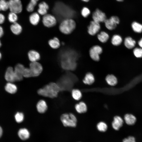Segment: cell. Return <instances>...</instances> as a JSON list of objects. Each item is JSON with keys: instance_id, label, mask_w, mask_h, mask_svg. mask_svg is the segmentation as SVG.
Masks as SVG:
<instances>
[{"instance_id": "6da1fadb", "label": "cell", "mask_w": 142, "mask_h": 142, "mask_svg": "<svg viewBox=\"0 0 142 142\" xmlns=\"http://www.w3.org/2000/svg\"><path fill=\"white\" fill-rule=\"evenodd\" d=\"M78 54L74 50L69 48L61 50L58 54V59L61 67L67 71L75 69Z\"/></svg>"}, {"instance_id": "7a4b0ae2", "label": "cell", "mask_w": 142, "mask_h": 142, "mask_svg": "<svg viewBox=\"0 0 142 142\" xmlns=\"http://www.w3.org/2000/svg\"><path fill=\"white\" fill-rule=\"evenodd\" d=\"M60 91V88L57 83L51 82L38 90L37 93L44 97L54 98L57 96Z\"/></svg>"}, {"instance_id": "3957f363", "label": "cell", "mask_w": 142, "mask_h": 142, "mask_svg": "<svg viewBox=\"0 0 142 142\" xmlns=\"http://www.w3.org/2000/svg\"><path fill=\"white\" fill-rule=\"evenodd\" d=\"M76 27L75 21L72 19L67 18L63 20L61 22L59 29L63 34L68 35L71 33Z\"/></svg>"}, {"instance_id": "277c9868", "label": "cell", "mask_w": 142, "mask_h": 142, "mask_svg": "<svg viewBox=\"0 0 142 142\" xmlns=\"http://www.w3.org/2000/svg\"><path fill=\"white\" fill-rule=\"evenodd\" d=\"M60 119L63 125L65 127H75L76 126L77 119L72 113L63 114L60 116Z\"/></svg>"}, {"instance_id": "5b68a950", "label": "cell", "mask_w": 142, "mask_h": 142, "mask_svg": "<svg viewBox=\"0 0 142 142\" xmlns=\"http://www.w3.org/2000/svg\"><path fill=\"white\" fill-rule=\"evenodd\" d=\"M67 73L62 76L58 80L57 83L59 86L60 91L64 90L70 89L72 84L70 76Z\"/></svg>"}, {"instance_id": "8992f818", "label": "cell", "mask_w": 142, "mask_h": 142, "mask_svg": "<svg viewBox=\"0 0 142 142\" xmlns=\"http://www.w3.org/2000/svg\"><path fill=\"white\" fill-rule=\"evenodd\" d=\"M103 49L101 47L95 45L92 46L89 49V56L93 60L98 62L100 60V55L103 52Z\"/></svg>"}, {"instance_id": "52a82bcc", "label": "cell", "mask_w": 142, "mask_h": 142, "mask_svg": "<svg viewBox=\"0 0 142 142\" xmlns=\"http://www.w3.org/2000/svg\"><path fill=\"white\" fill-rule=\"evenodd\" d=\"M120 22L119 18L115 16H111L109 18L106 19L104 22L106 27L110 31L115 29Z\"/></svg>"}, {"instance_id": "ba28073f", "label": "cell", "mask_w": 142, "mask_h": 142, "mask_svg": "<svg viewBox=\"0 0 142 142\" xmlns=\"http://www.w3.org/2000/svg\"><path fill=\"white\" fill-rule=\"evenodd\" d=\"M9 9L11 12L17 14L21 13L23 9L21 0H9Z\"/></svg>"}, {"instance_id": "9c48e42d", "label": "cell", "mask_w": 142, "mask_h": 142, "mask_svg": "<svg viewBox=\"0 0 142 142\" xmlns=\"http://www.w3.org/2000/svg\"><path fill=\"white\" fill-rule=\"evenodd\" d=\"M29 67L32 77H36L39 75L42 72L43 68L42 65L38 62H31Z\"/></svg>"}, {"instance_id": "30bf717a", "label": "cell", "mask_w": 142, "mask_h": 142, "mask_svg": "<svg viewBox=\"0 0 142 142\" xmlns=\"http://www.w3.org/2000/svg\"><path fill=\"white\" fill-rule=\"evenodd\" d=\"M43 25L46 27H52L55 26L57 23V19L53 15L46 14L44 15L42 19Z\"/></svg>"}, {"instance_id": "8fae6325", "label": "cell", "mask_w": 142, "mask_h": 142, "mask_svg": "<svg viewBox=\"0 0 142 142\" xmlns=\"http://www.w3.org/2000/svg\"><path fill=\"white\" fill-rule=\"evenodd\" d=\"M93 21L99 23L104 22L106 19L105 13L98 9H97L92 13Z\"/></svg>"}, {"instance_id": "7c38bea8", "label": "cell", "mask_w": 142, "mask_h": 142, "mask_svg": "<svg viewBox=\"0 0 142 142\" xmlns=\"http://www.w3.org/2000/svg\"><path fill=\"white\" fill-rule=\"evenodd\" d=\"M100 28L99 23L93 21H91L88 27V32L90 35L94 36L99 32Z\"/></svg>"}, {"instance_id": "4fadbf2b", "label": "cell", "mask_w": 142, "mask_h": 142, "mask_svg": "<svg viewBox=\"0 0 142 142\" xmlns=\"http://www.w3.org/2000/svg\"><path fill=\"white\" fill-rule=\"evenodd\" d=\"M25 67L23 65L18 63L16 65L14 68L16 81L22 80L23 77V72Z\"/></svg>"}, {"instance_id": "5bb4252c", "label": "cell", "mask_w": 142, "mask_h": 142, "mask_svg": "<svg viewBox=\"0 0 142 142\" xmlns=\"http://www.w3.org/2000/svg\"><path fill=\"white\" fill-rule=\"evenodd\" d=\"M6 80L9 82L12 83L16 81L14 68L9 67L7 69L5 75Z\"/></svg>"}, {"instance_id": "9a60e30c", "label": "cell", "mask_w": 142, "mask_h": 142, "mask_svg": "<svg viewBox=\"0 0 142 142\" xmlns=\"http://www.w3.org/2000/svg\"><path fill=\"white\" fill-rule=\"evenodd\" d=\"M123 123V121L122 118L119 116H116L114 118L112 125L114 130H118L122 126Z\"/></svg>"}, {"instance_id": "2e32d148", "label": "cell", "mask_w": 142, "mask_h": 142, "mask_svg": "<svg viewBox=\"0 0 142 142\" xmlns=\"http://www.w3.org/2000/svg\"><path fill=\"white\" fill-rule=\"evenodd\" d=\"M28 55L29 60L31 62H37L40 58L39 53L33 50L29 51L28 53Z\"/></svg>"}, {"instance_id": "e0dca14e", "label": "cell", "mask_w": 142, "mask_h": 142, "mask_svg": "<svg viewBox=\"0 0 142 142\" xmlns=\"http://www.w3.org/2000/svg\"><path fill=\"white\" fill-rule=\"evenodd\" d=\"M38 13L42 15H44L47 14L49 6L48 4L44 2L40 3L38 6Z\"/></svg>"}, {"instance_id": "ac0fdd59", "label": "cell", "mask_w": 142, "mask_h": 142, "mask_svg": "<svg viewBox=\"0 0 142 142\" xmlns=\"http://www.w3.org/2000/svg\"><path fill=\"white\" fill-rule=\"evenodd\" d=\"M124 44L126 48L129 49H131L135 47L136 42L131 37H127L125 38Z\"/></svg>"}, {"instance_id": "d6986e66", "label": "cell", "mask_w": 142, "mask_h": 142, "mask_svg": "<svg viewBox=\"0 0 142 142\" xmlns=\"http://www.w3.org/2000/svg\"><path fill=\"white\" fill-rule=\"evenodd\" d=\"M10 29L12 32L16 35L19 34L22 30V26L17 22L12 23L10 26Z\"/></svg>"}, {"instance_id": "ffe728a7", "label": "cell", "mask_w": 142, "mask_h": 142, "mask_svg": "<svg viewBox=\"0 0 142 142\" xmlns=\"http://www.w3.org/2000/svg\"><path fill=\"white\" fill-rule=\"evenodd\" d=\"M36 107L38 111L41 113H45L47 109V106L46 102L43 100H40L38 102Z\"/></svg>"}, {"instance_id": "44dd1931", "label": "cell", "mask_w": 142, "mask_h": 142, "mask_svg": "<svg viewBox=\"0 0 142 142\" xmlns=\"http://www.w3.org/2000/svg\"><path fill=\"white\" fill-rule=\"evenodd\" d=\"M18 135L19 138L22 140H24L28 139L30 136V134L28 130L25 128L20 129L18 132Z\"/></svg>"}, {"instance_id": "7402d4cb", "label": "cell", "mask_w": 142, "mask_h": 142, "mask_svg": "<svg viewBox=\"0 0 142 142\" xmlns=\"http://www.w3.org/2000/svg\"><path fill=\"white\" fill-rule=\"evenodd\" d=\"M30 23L32 25L36 26L39 23L40 20L39 14L37 12H34L30 16L29 18Z\"/></svg>"}, {"instance_id": "603a6c76", "label": "cell", "mask_w": 142, "mask_h": 142, "mask_svg": "<svg viewBox=\"0 0 142 142\" xmlns=\"http://www.w3.org/2000/svg\"><path fill=\"white\" fill-rule=\"evenodd\" d=\"M124 119L126 123L129 125H133L136 121V117L131 114H126L124 116Z\"/></svg>"}, {"instance_id": "cb8c5ba5", "label": "cell", "mask_w": 142, "mask_h": 142, "mask_svg": "<svg viewBox=\"0 0 142 142\" xmlns=\"http://www.w3.org/2000/svg\"><path fill=\"white\" fill-rule=\"evenodd\" d=\"M94 81V77L93 75L90 72H88L86 73L83 80L84 83L89 85L92 84Z\"/></svg>"}, {"instance_id": "d4e9b609", "label": "cell", "mask_w": 142, "mask_h": 142, "mask_svg": "<svg viewBox=\"0 0 142 142\" xmlns=\"http://www.w3.org/2000/svg\"><path fill=\"white\" fill-rule=\"evenodd\" d=\"M123 42V39L121 36L117 34L113 36L111 39V42L113 45L117 46L120 45Z\"/></svg>"}, {"instance_id": "484cf974", "label": "cell", "mask_w": 142, "mask_h": 142, "mask_svg": "<svg viewBox=\"0 0 142 142\" xmlns=\"http://www.w3.org/2000/svg\"><path fill=\"white\" fill-rule=\"evenodd\" d=\"M97 37L100 42L103 43H105L108 41L109 36L106 32L102 31L98 34Z\"/></svg>"}, {"instance_id": "4316f807", "label": "cell", "mask_w": 142, "mask_h": 142, "mask_svg": "<svg viewBox=\"0 0 142 142\" xmlns=\"http://www.w3.org/2000/svg\"><path fill=\"white\" fill-rule=\"evenodd\" d=\"M48 43L49 46L53 49L58 48L60 45L59 39L57 37H54L50 39L48 42Z\"/></svg>"}, {"instance_id": "83f0119b", "label": "cell", "mask_w": 142, "mask_h": 142, "mask_svg": "<svg viewBox=\"0 0 142 142\" xmlns=\"http://www.w3.org/2000/svg\"><path fill=\"white\" fill-rule=\"evenodd\" d=\"M105 80L109 85L114 86L117 84V79L116 77L113 74H108L105 78Z\"/></svg>"}, {"instance_id": "f1b7e54d", "label": "cell", "mask_w": 142, "mask_h": 142, "mask_svg": "<svg viewBox=\"0 0 142 142\" xmlns=\"http://www.w3.org/2000/svg\"><path fill=\"white\" fill-rule=\"evenodd\" d=\"M76 111L79 113H85L87 110V107L85 104L83 102H80L75 106Z\"/></svg>"}, {"instance_id": "f546056e", "label": "cell", "mask_w": 142, "mask_h": 142, "mask_svg": "<svg viewBox=\"0 0 142 142\" xmlns=\"http://www.w3.org/2000/svg\"><path fill=\"white\" fill-rule=\"evenodd\" d=\"M131 26L133 31L135 33H140L142 32V24L136 21H133Z\"/></svg>"}, {"instance_id": "4dcf8cb0", "label": "cell", "mask_w": 142, "mask_h": 142, "mask_svg": "<svg viewBox=\"0 0 142 142\" xmlns=\"http://www.w3.org/2000/svg\"><path fill=\"white\" fill-rule=\"evenodd\" d=\"M6 90L8 93L11 94H14L17 90L16 85L11 82L7 83L5 87Z\"/></svg>"}, {"instance_id": "1f68e13d", "label": "cell", "mask_w": 142, "mask_h": 142, "mask_svg": "<svg viewBox=\"0 0 142 142\" xmlns=\"http://www.w3.org/2000/svg\"><path fill=\"white\" fill-rule=\"evenodd\" d=\"M39 0H30L26 7V10L29 12H33L34 7L37 4Z\"/></svg>"}, {"instance_id": "d6a6232c", "label": "cell", "mask_w": 142, "mask_h": 142, "mask_svg": "<svg viewBox=\"0 0 142 142\" xmlns=\"http://www.w3.org/2000/svg\"><path fill=\"white\" fill-rule=\"evenodd\" d=\"M8 19L9 21L12 23L17 22L18 19L17 14L10 12L8 15Z\"/></svg>"}, {"instance_id": "836d02e7", "label": "cell", "mask_w": 142, "mask_h": 142, "mask_svg": "<svg viewBox=\"0 0 142 142\" xmlns=\"http://www.w3.org/2000/svg\"><path fill=\"white\" fill-rule=\"evenodd\" d=\"M72 95L73 98L76 100H79L82 97L80 91L78 89H74L72 90Z\"/></svg>"}, {"instance_id": "e575fe53", "label": "cell", "mask_w": 142, "mask_h": 142, "mask_svg": "<svg viewBox=\"0 0 142 142\" xmlns=\"http://www.w3.org/2000/svg\"><path fill=\"white\" fill-rule=\"evenodd\" d=\"M9 9L8 1L6 0H0V11H5Z\"/></svg>"}, {"instance_id": "d590c367", "label": "cell", "mask_w": 142, "mask_h": 142, "mask_svg": "<svg viewBox=\"0 0 142 142\" xmlns=\"http://www.w3.org/2000/svg\"><path fill=\"white\" fill-rule=\"evenodd\" d=\"M97 128L100 131L104 132L106 131L108 128L107 124L104 122H100L97 125Z\"/></svg>"}, {"instance_id": "8d00e7d4", "label": "cell", "mask_w": 142, "mask_h": 142, "mask_svg": "<svg viewBox=\"0 0 142 142\" xmlns=\"http://www.w3.org/2000/svg\"><path fill=\"white\" fill-rule=\"evenodd\" d=\"M134 56L137 58H142V48H141L136 47L133 51Z\"/></svg>"}, {"instance_id": "74e56055", "label": "cell", "mask_w": 142, "mask_h": 142, "mask_svg": "<svg viewBox=\"0 0 142 142\" xmlns=\"http://www.w3.org/2000/svg\"><path fill=\"white\" fill-rule=\"evenodd\" d=\"M24 115L22 112H18L15 115V120L18 123L22 122L24 119Z\"/></svg>"}, {"instance_id": "f35d334b", "label": "cell", "mask_w": 142, "mask_h": 142, "mask_svg": "<svg viewBox=\"0 0 142 142\" xmlns=\"http://www.w3.org/2000/svg\"><path fill=\"white\" fill-rule=\"evenodd\" d=\"M90 13L89 9L86 7H83L81 10V13L83 17L85 18L87 17Z\"/></svg>"}, {"instance_id": "ab89813d", "label": "cell", "mask_w": 142, "mask_h": 142, "mask_svg": "<svg viewBox=\"0 0 142 142\" xmlns=\"http://www.w3.org/2000/svg\"><path fill=\"white\" fill-rule=\"evenodd\" d=\"M23 77L29 78L32 77V75L30 68L25 67L23 72Z\"/></svg>"}, {"instance_id": "60d3db41", "label": "cell", "mask_w": 142, "mask_h": 142, "mask_svg": "<svg viewBox=\"0 0 142 142\" xmlns=\"http://www.w3.org/2000/svg\"><path fill=\"white\" fill-rule=\"evenodd\" d=\"M122 142H136V141L134 137L130 136L124 138Z\"/></svg>"}, {"instance_id": "b9f144b4", "label": "cell", "mask_w": 142, "mask_h": 142, "mask_svg": "<svg viewBox=\"0 0 142 142\" xmlns=\"http://www.w3.org/2000/svg\"><path fill=\"white\" fill-rule=\"evenodd\" d=\"M5 20V16L3 14L0 13V25L3 24Z\"/></svg>"}, {"instance_id": "7bdbcfd3", "label": "cell", "mask_w": 142, "mask_h": 142, "mask_svg": "<svg viewBox=\"0 0 142 142\" xmlns=\"http://www.w3.org/2000/svg\"><path fill=\"white\" fill-rule=\"evenodd\" d=\"M4 31L3 27L0 26V38L3 35Z\"/></svg>"}, {"instance_id": "ee69618b", "label": "cell", "mask_w": 142, "mask_h": 142, "mask_svg": "<svg viewBox=\"0 0 142 142\" xmlns=\"http://www.w3.org/2000/svg\"><path fill=\"white\" fill-rule=\"evenodd\" d=\"M138 44L140 48H142V38L138 41Z\"/></svg>"}, {"instance_id": "f6af8a7d", "label": "cell", "mask_w": 142, "mask_h": 142, "mask_svg": "<svg viewBox=\"0 0 142 142\" xmlns=\"http://www.w3.org/2000/svg\"><path fill=\"white\" fill-rule=\"evenodd\" d=\"M2 134V130L0 126V138L1 137Z\"/></svg>"}, {"instance_id": "bcb514c9", "label": "cell", "mask_w": 142, "mask_h": 142, "mask_svg": "<svg viewBox=\"0 0 142 142\" xmlns=\"http://www.w3.org/2000/svg\"><path fill=\"white\" fill-rule=\"evenodd\" d=\"M81 0L84 2H88L90 0Z\"/></svg>"}, {"instance_id": "7dc6e473", "label": "cell", "mask_w": 142, "mask_h": 142, "mask_svg": "<svg viewBox=\"0 0 142 142\" xmlns=\"http://www.w3.org/2000/svg\"><path fill=\"white\" fill-rule=\"evenodd\" d=\"M116 0L118 2H122L124 0Z\"/></svg>"}, {"instance_id": "c3c4849f", "label": "cell", "mask_w": 142, "mask_h": 142, "mask_svg": "<svg viewBox=\"0 0 142 142\" xmlns=\"http://www.w3.org/2000/svg\"><path fill=\"white\" fill-rule=\"evenodd\" d=\"M2 57V54L0 52V60L1 59Z\"/></svg>"}, {"instance_id": "681fc988", "label": "cell", "mask_w": 142, "mask_h": 142, "mask_svg": "<svg viewBox=\"0 0 142 142\" xmlns=\"http://www.w3.org/2000/svg\"><path fill=\"white\" fill-rule=\"evenodd\" d=\"M2 46V43L1 42V41L0 40V48Z\"/></svg>"}]
</instances>
